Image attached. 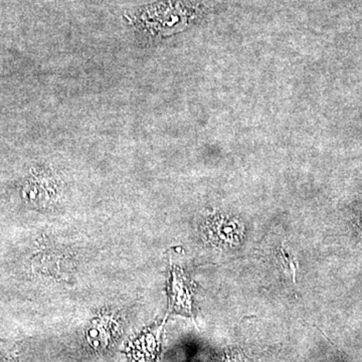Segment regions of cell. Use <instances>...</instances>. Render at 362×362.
Masks as SVG:
<instances>
[{
	"label": "cell",
	"mask_w": 362,
	"mask_h": 362,
	"mask_svg": "<svg viewBox=\"0 0 362 362\" xmlns=\"http://www.w3.org/2000/svg\"><path fill=\"white\" fill-rule=\"evenodd\" d=\"M170 308L192 314V292L187 279L178 269L173 271Z\"/></svg>",
	"instance_id": "1"
}]
</instances>
